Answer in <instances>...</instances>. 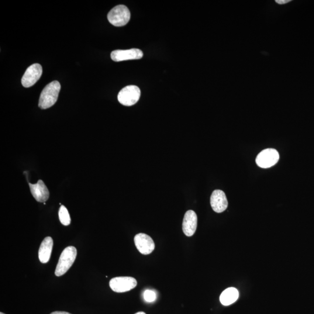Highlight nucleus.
<instances>
[{
  "label": "nucleus",
  "instance_id": "9",
  "mask_svg": "<svg viewBox=\"0 0 314 314\" xmlns=\"http://www.w3.org/2000/svg\"><path fill=\"white\" fill-rule=\"evenodd\" d=\"M143 57V52L138 48H132V49L126 50H115L111 54V59L115 62L139 60Z\"/></svg>",
  "mask_w": 314,
  "mask_h": 314
},
{
  "label": "nucleus",
  "instance_id": "19",
  "mask_svg": "<svg viewBox=\"0 0 314 314\" xmlns=\"http://www.w3.org/2000/svg\"><path fill=\"white\" fill-rule=\"evenodd\" d=\"M135 314H146V313H144V312H139V313H137Z\"/></svg>",
  "mask_w": 314,
  "mask_h": 314
},
{
  "label": "nucleus",
  "instance_id": "20",
  "mask_svg": "<svg viewBox=\"0 0 314 314\" xmlns=\"http://www.w3.org/2000/svg\"><path fill=\"white\" fill-rule=\"evenodd\" d=\"M0 314H5L1 313H0Z\"/></svg>",
  "mask_w": 314,
  "mask_h": 314
},
{
  "label": "nucleus",
  "instance_id": "16",
  "mask_svg": "<svg viewBox=\"0 0 314 314\" xmlns=\"http://www.w3.org/2000/svg\"><path fill=\"white\" fill-rule=\"evenodd\" d=\"M144 299L148 303L154 302L156 300V294L150 290H147L144 293Z\"/></svg>",
  "mask_w": 314,
  "mask_h": 314
},
{
  "label": "nucleus",
  "instance_id": "11",
  "mask_svg": "<svg viewBox=\"0 0 314 314\" xmlns=\"http://www.w3.org/2000/svg\"><path fill=\"white\" fill-rule=\"evenodd\" d=\"M198 227V216L193 210L186 212L182 223L183 232L186 236L191 237L196 232Z\"/></svg>",
  "mask_w": 314,
  "mask_h": 314
},
{
  "label": "nucleus",
  "instance_id": "7",
  "mask_svg": "<svg viewBox=\"0 0 314 314\" xmlns=\"http://www.w3.org/2000/svg\"><path fill=\"white\" fill-rule=\"evenodd\" d=\"M43 73L42 67L39 64H34L28 68L24 74L22 78V84L23 87H32L39 80Z\"/></svg>",
  "mask_w": 314,
  "mask_h": 314
},
{
  "label": "nucleus",
  "instance_id": "17",
  "mask_svg": "<svg viewBox=\"0 0 314 314\" xmlns=\"http://www.w3.org/2000/svg\"><path fill=\"white\" fill-rule=\"evenodd\" d=\"M291 0H276L275 2L279 4L283 5L287 4V3L291 2Z\"/></svg>",
  "mask_w": 314,
  "mask_h": 314
},
{
  "label": "nucleus",
  "instance_id": "3",
  "mask_svg": "<svg viewBox=\"0 0 314 314\" xmlns=\"http://www.w3.org/2000/svg\"><path fill=\"white\" fill-rule=\"evenodd\" d=\"M108 21L112 25L119 27L126 25L130 19V12L125 5H119L113 7L107 16Z\"/></svg>",
  "mask_w": 314,
  "mask_h": 314
},
{
  "label": "nucleus",
  "instance_id": "12",
  "mask_svg": "<svg viewBox=\"0 0 314 314\" xmlns=\"http://www.w3.org/2000/svg\"><path fill=\"white\" fill-rule=\"evenodd\" d=\"M31 193L37 202L45 203L49 198L50 193L43 181L39 180L36 184H29Z\"/></svg>",
  "mask_w": 314,
  "mask_h": 314
},
{
  "label": "nucleus",
  "instance_id": "5",
  "mask_svg": "<svg viewBox=\"0 0 314 314\" xmlns=\"http://www.w3.org/2000/svg\"><path fill=\"white\" fill-rule=\"evenodd\" d=\"M279 160V154L274 148H267L260 152L256 158V163L262 168H269L274 166Z\"/></svg>",
  "mask_w": 314,
  "mask_h": 314
},
{
  "label": "nucleus",
  "instance_id": "1",
  "mask_svg": "<svg viewBox=\"0 0 314 314\" xmlns=\"http://www.w3.org/2000/svg\"><path fill=\"white\" fill-rule=\"evenodd\" d=\"M60 90L61 85L59 82L53 81L47 85L41 93L39 107L46 109L54 105L57 101Z\"/></svg>",
  "mask_w": 314,
  "mask_h": 314
},
{
  "label": "nucleus",
  "instance_id": "4",
  "mask_svg": "<svg viewBox=\"0 0 314 314\" xmlns=\"http://www.w3.org/2000/svg\"><path fill=\"white\" fill-rule=\"evenodd\" d=\"M141 92L136 86H126L118 95L119 102L125 106H132L136 104L140 98Z\"/></svg>",
  "mask_w": 314,
  "mask_h": 314
},
{
  "label": "nucleus",
  "instance_id": "2",
  "mask_svg": "<svg viewBox=\"0 0 314 314\" xmlns=\"http://www.w3.org/2000/svg\"><path fill=\"white\" fill-rule=\"evenodd\" d=\"M77 256V248L73 246L65 248L60 255L55 274L61 277L70 270Z\"/></svg>",
  "mask_w": 314,
  "mask_h": 314
},
{
  "label": "nucleus",
  "instance_id": "15",
  "mask_svg": "<svg viewBox=\"0 0 314 314\" xmlns=\"http://www.w3.org/2000/svg\"><path fill=\"white\" fill-rule=\"evenodd\" d=\"M59 215V219L60 222L64 226H68L71 223V218L70 213L68 211L66 207L64 206H61L58 212Z\"/></svg>",
  "mask_w": 314,
  "mask_h": 314
},
{
  "label": "nucleus",
  "instance_id": "18",
  "mask_svg": "<svg viewBox=\"0 0 314 314\" xmlns=\"http://www.w3.org/2000/svg\"><path fill=\"white\" fill-rule=\"evenodd\" d=\"M50 314H71L70 313H68L67 312H55L51 313Z\"/></svg>",
  "mask_w": 314,
  "mask_h": 314
},
{
  "label": "nucleus",
  "instance_id": "8",
  "mask_svg": "<svg viewBox=\"0 0 314 314\" xmlns=\"http://www.w3.org/2000/svg\"><path fill=\"white\" fill-rule=\"evenodd\" d=\"M134 244L138 251L144 255L150 254L155 248V244L152 238L144 233L136 234L134 239Z\"/></svg>",
  "mask_w": 314,
  "mask_h": 314
},
{
  "label": "nucleus",
  "instance_id": "10",
  "mask_svg": "<svg viewBox=\"0 0 314 314\" xmlns=\"http://www.w3.org/2000/svg\"><path fill=\"white\" fill-rule=\"evenodd\" d=\"M210 204L213 211L217 213L225 211L228 206L226 196L222 191L215 190L210 198Z\"/></svg>",
  "mask_w": 314,
  "mask_h": 314
},
{
  "label": "nucleus",
  "instance_id": "13",
  "mask_svg": "<svg viewBox=\"0 0 314 314\" xmlns=\"http://www.w3.org/2000/svg\"><path fill=\"white\" fill-rule=\"evenodd\" d=\"M53 247V240L51 237H47L40 245L39 258L41 263L46 264L49 261Z\"/></svg>",
  "mask_w": 314,
  "mask_h": 314
},
{
  "label": "nucleus",
  "instance_id": "6",
  "mask_svg": "<svg viewBox=\"0 0 314 314\" xmlns=\"http://www.w3.org/2000/svg\"><path fill=\"white\" fill-rule=\"evenodd\" d=\"M137 282L132 277H122L113 278L109 282L110 288L113 292L124 293L131 291L137 286Z\"/></svg>",
  "mask_w": 314,
  "mask_h": 314
},
{
  "label": "nucleus",
  "instance_id": "14",
  "mask_svg": "<svg viewBox=\"0 0 314 314\" xmlns=\"http://www.w3.org/2000/svg\"><path fill=\"white\" fill-rule=\"evenodd\" d=\"M239 298V292L236 288H229L224 291L220 296V302L225 306H230Z\"/></svg>",
  "mask_w": 314,
  "mask_h": 314
}]
</instances>
